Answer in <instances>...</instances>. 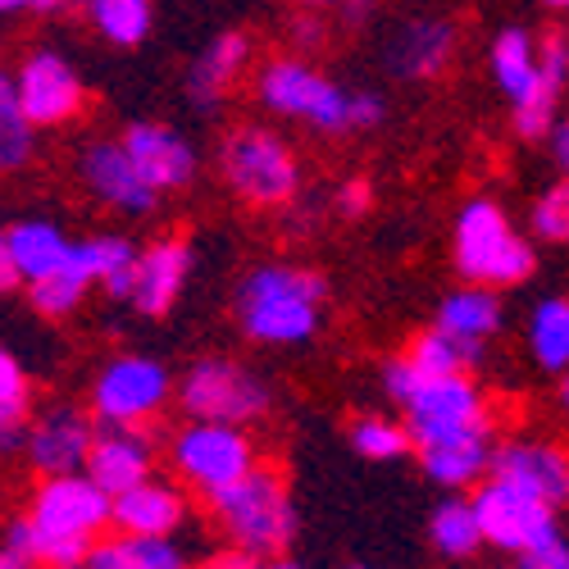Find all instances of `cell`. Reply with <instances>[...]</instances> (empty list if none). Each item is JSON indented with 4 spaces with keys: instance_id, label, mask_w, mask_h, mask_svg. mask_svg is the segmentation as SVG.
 I'll return each mask as SVG.
<instances>
[{
    "instance_id": "obj_52",
    "label": "cell",
    "mask_w": 569,
    "mask_h": 569,
    "mask_svg": "<svg viewBox=\"0 0 569 569\" xmlns=\"http://www.w3.org/2000/svg\"><path fill=\"white\" fill-rule=\"evenodd\" d=\"M347 569H369V565H347Z\"/></svg>"
},
{
    "instance_id": "obj_5",
    "label": "cell",
    "mask_w": 569,
    "mask_h": 569,
    "mask_svg": "<svg viewBox=\"0 0 569 569\" xmlns=\"http://www.w3.org/2000/svg\"><path fill=\"white\" fill-rule=\"evenodd\" d=\"M451 264L479 288H519L538 269L533 237H525L492 197H469L451 219Z\"/></svg>"
},
{
    "instance_id": "obj_41",
    "label": "cell",
    "mask_w": 569,
    "mask_h": 569,
    "mask_svg": "<svg viewBox=\"0 0 569 569\" xmlns=\"http://www.w3.org/2000/svg\"><path fill=\"white\" fill-rule=\"evenodd\" d=\"M351 119H356V132H373L378 123L388 119V101L378 97V91H356V101H351Z\"/></svg>"
},
{
    "instance_id": "obj_51",
    "label": "cell",
    "mask_w": 569,
    "mask_h": 569,
    "mask_svg": "<svg viewBox=\"0 0 569 569\" xmlns=\"http://www.w3.org/2000/svg\"><path fill=\"white\" fill-rule=\"evenodd\" d=\"M547 10H556V14H569V0H542Z\"/></svg>"
},
{
    "instance_id": "obj_29",
    "label": "cell",
    "mask_w": 569,
    "mask_h": 569,
    "mask_svg": "<svg viewBox=\"0 0 569 569\" xmlns=\"http://www.w3.org/2000/svg\"><path fill=\"white\" fill-rule=\"evenodd\" d=\"M410 365L419 378H451V373H479V365L488 360V347L479 342H460L451 333H442V328H423L419 338H410L406 347Z\"/></svg>"
},
{
    "instance_id": "obj_15",
    "label": "cell",
    "mask_w": 569,
    "mask_h": 569,
    "mask_svg": "<svg viewBox=\"0 0 569 569\" xmlns=\"http://www.w3.org/2000/svg\"><path fill=\"white\" fill-rule=\"evenodd\" d=\"M488 479H501L519 492L547 501L551 510L569 506V447L551 438H501L492 447Z\"/></svg>"
},
{
    "instance_id": "obj_48",
    "label": "cell",
    "mask_w": 569,
    "mask_h": 569,
    "mask_svg": "<svg viewBox=\"0 0 569 569\" xmlns=\"http://www.w3.org/2000/svg\"><path fill=\"white\" fill-rule=\"evenodd\" d=\"M0 569H37V565H32V560H23L19 551H10L6 542H0Z\"/></svg>"
},
{
    "instance_id": "obj_24",
    "label": "cell",
    "mask_w": 569,
    "mask_h": 569,
    "mask_svg": "<svg viewBox=\"0 0 569 569\" xmlns=\"http://www.w3.org/2000/svg\"><path fill=\"white\" fill-rule=\"evenodd\" d=\"M192 551L178 538H137V533H119L114 538H97L87 551V569H192Z\"/></svg>"
},
{
    "instance_id": "obj_23",
    "label": "cell",
    "mask_w": 569,
    "mask_h": 569,
    "mask_svg": "<svg viewBox=\"0 0 569 569\" xmlns=\"http://www.w3.org/2000/svg\"><path fill=\"white\" fill-rule=\"evenodd\" d=\"M442 333L460 338V342H479L488 347L501 328H506V306L497 297V288H479V282H465V288L447 292L433 319Z\"/></svg>"
},
{
    "instance_id": "obj_50",
    "label": "cell",
    "mask_w": 569,
    "mask_h": 569,
    "mask_svg": "<svg viewBox=\"0 0 569 569\" xmlns=\"http://www.w3.org/2000/svg\"><path fill=\"white\" fill-rule=\"evenodd\" d=\"M260 569H306V565H297V560H288V556H273V560H264Z\"/></svg>"
},
{
    "instance_id": "obj_32",
    "label": "cell",
    "mask_w": 569,
    "mask_h": 569,
    "mask_svg": "<svg viewBox=\"0 0 569 569\" xmlns=\"http://www.w3.org/2000/svg\"><path fill=\"white\" fill-rule=\"evenodd\" d=\"M37 123L28 119L23 101H19V87L14 73L0 69V173H19L32 164L37 156Z\"/></svg>"
},
{
    "instance_id": "obj_36",
    "label": "cell",
    "mask_w": 569,
    "mask_h": 569,
    "mask_svg": "<svg viewBox=\"0 0 569 569\" xmlns=\"http://www.w3.org/2000/svg\"><path fill=\"white\" fill-rule=\"evenodd\" d=\"M529 232L547 247H569V178L551 182L529 210Z\"/></svg>"
},
{
    "instance_id": "obj_42",
    "label": "cell",
    "mask_w": 569,
    "mask_h": 569,
    "mask_svg": "<svg viewBox=\"0 0 569 569\" xmlns=\"http://www.w3.org/2000/svg\"><path fill=\"white\" fill-rule=\"evenodd\" d=\"M82 6V0H0V19H14V14H64Z\"/></svg>"
},
{
    "instance_id": "obj_43",
    "label": "cell",
    "mask_w": 569,
    "mask_h": 569,
    "mask_svg": "<svg viewBox=\"0 0 569 569\" xmlns=\"http://www.w3.org/2000/svg\"><path fill=\"white\" fill-rule=\"evenodd\" d=\"M264 560H256V556H247V551H237V547H219V551H210L206 560H197L192 569H260Z\"/></svg>"
},
{
    "instance_id": "obj_1",
    "label": "cell",
    "mask_w": 569,
    "mask_h": 569,
    "mask_svg": "<svg viewBox=\"0 0 569 569\" xmlns=\"http://www.w3.org/2000/svg\"><path fill=\"white\" fill-rule=\"evenodd\" d=\"M106 529H114V497L87 469L51 473L32 492L28 510L10 519L6 547L37 569H87V551L106 538Z\"/></svg>"
},
{
    "instance_id": "obj_8",
    "label": "cell",
    "mask_w": 569,
    "mask_h": 569,
    "mask_svg": "<svg viewBox=\"0 0 569 569\" xmlns=\"http://www.w3.org/2000/svg\"><path fill=\"white\" fill-rule=\"evenodd\" d=\"M178 410L187 419H214V423H256L269 415L273 406V388L264 383V373L251 369L247 360L232 356H201L182 369L178 392H173Z\"/></svg>"
},
{
    "instance_id": "obj_39",
    "label": "cell",
    "mask_w": 569,
    "mask_h": 569,
    "mask_svg": "<svg viewBox=\"0 0 569 569\" xmlns=\"http://www.w3.org/2000/svg\"><path fill=\"white\" fill-rule=\"evenodd\" d=\"M288 37H292V51H319V46L328 41V23L315 10H297L292 23H288Z\"/></svg>"
},
{
    "instance_id": "obj_16",
    "label": "cell",
    "mask_w": 569,
    "mask_h": 569,
    "mask_svg": "<svg viewBox=\"0 0 569 569\" xmlns=\"http://www.w3.org/2000/svg\"><path fill=\"white\" fill-rule=\"evenodd\" d=\"M192 269H197V251H192V242H187L182 232L156 237L151 247L137 251L128 306H132L141 319H164V315H173V306H178L182 292H187V282H192Z\"/></svg>"
},
{
    "instance_id": "obj_21",
    "label": "cell",
    "mask_w": 569,
    "mask_h": 569,
    "mask_svg": "<svg viewBox=\"0 0 569 569\" xmlns=\"http://www.w3.org/2000/svg\"><path fill=\"white\" fill-rule=\"evenodd\" d=\"M156 469V438L151 429H114V423H101L97 447L87 456V473L97 479L110 497L147 483Z\"/></svg>"
},
{
    "instance_id": "obj_49",
    "label": "cell",
    "mask_w": 569,
    "mask_h": 569,
    "mask_svg": "<svg viewBox=\"0 0 569 569\" xmlns=\"http://www.w3.org/2000/svg\"><path fill=\"white\" fill-rule=\"evenodd\" d=\"M556 406L565 410V419H569V369L560 373V388H556Z\"/></svg>"
},
{
    "instance_id": "obj_4",
    "label": "cell",
    "mask_w": 569,
    "mask_h": 569,
    "mask_svg": "<svg viewBox=\"0 0 569 569\" xmlns=\"http://www.w3.org/2000/svg\"><path fill=\"white\" fill-rule=\"evenodd\" d=\"M214 529L223 533L228 547L247 551L256 560L288 556V547L301 533V515L288 488V473L273 465H256L242 483H232L210 501Z\"/></svg>"
},
{
    "instance_id": "obj_9",
    "label": "cell",
    "mask_w": 569,
    "mask_h": 569,
    "mask_svg": "<svg viewBox=\"0 0 569 569\" xmlns=\"http://www.w3.org/2000/svg\"><path fill=\"white\" fill-rule=\"evenodd\" d=\"M173 392L178 383L160 360L123 351L91 378V415H97V423H114V429H151L156 415H164V406L173 401Z\"/></svg>"
},
{
    "instance_id": "obj_33",
    "label": "cell",
    "mask_w": 569,
    "mask_h": 569,
    "mask_svg": "<svg viewBox=\"0 0 569 569\" xmlns=\"http://www.w3.org/2000/svg\"><path fill=\"white\" fill-rule=\"evenodd\" d=\"M82 14L110 46H123V51L147 41L156 23L151 0H82Z\"/></svg>"
},
{
    "instance_id": "obj_44",
    "label": "cell",
    "mask_w": 569,
    "mask_h": 569,
    "mask_svg": "<svg viewBox=\"0 0 569 569\" xmlns=\"http://www.w3.org/2000/svg\"><path fill=\"white\" fill-rule=\"evenodd\" d=\"M14 288H23V278H19V264H14V251H10V232L0 228V297H10Z\"/></svg>"
},
{
    "instance_id": "obj_13",
    "label": "cell",
    "mask_w": 569,
    "mask_h": 569,
    "mask_svg": "<svg viewBox=\"0 0 569 569\" xmlns=\"http://www.w3.org/2000/svg\"><path fill=\"white\" fill-rule=\"evenodd\" d=\"M473 510H479V525H483V542L506 551V556H525L542 542H551L556 529V515L547 501L519 492L501 479H483L473 488Z\"/></svg>"
},
{
    "instance_id": "obj_17",
    "label": "cell",
    "mask_w": 569,
    "mask_h": 569,
    "mask_svg": "<svg viewBox=\"0 0 569 569\" xmlns=\"http://www.w3.org/2000/svg\"><path fill=\"white\" fill-rule=\"evenodd\" d=\"M97 433H101L97 415H87L82 406H51V410L32 415L23 456L41 479H51V473H78V469H87Z\"/></svg>"
},
{
    "instance_id": "obj_20",
    "label": "cell",
    "mask_w": 569,
    "mask_h": 569,
    "mask_svg": "<svg viewBox=\"0 0 569 569\" xmlns=\"http://www.w3.org/2000/svg\"><path fill=\"white\" fill-rule=\"evenodd\" d=\"M251 60H256V41L247 32H219L187 69V101L197 110H214L219 101L232 97V87H242Z\"/></svg>"
},
{
    "instance_id": "obj_3",
    "label": "cell",
    "mask_w": 569,
    "mask_h": 569,
    "mask_svg": "<svg viewBox=\"0 0 569 569\" xmlns=\"http://www.w3.org/2000/svg\"><path fill=\"white\" fill-rule=\"evenodd\" d=\"M219 182L232 192V201H242L247 210L260 214H282L301 197V160L292 151V141L273 132L269 123H237L232 132L219 137L214 151Z\"/></svg>"
},
{
    "instance_id": "obj_10",
    "label": "cell",
    "mask_w": 569,
    "mask_h": 569,
    "mask_svg": "<svg viewBox=\"0 0 569 569\" xmlns=\"http://www.w3.org/2000/svg\"><path fill=\"white\" fill-rule=\"evenodd\" d=\"M401 410H406V429L415 438V451L492 433V406H488L483 388L473 383V373L423 378Z\"/></svg>"
},
{
    "instance_id": "obj_14",
    "label": "cell",
    "mask_w": 569,
    "mask_h": 569,
    "mask_svg": "<svg viewBox=\"0 0 569 569\" xmlns=\"http://www.w3.org/2000/svg\"><path fill=\"white\" fill-rule=\"evenodd\" d=\"M14 87H19V101L37 128H69L87 110L82 73L60 51H51V46H37V51H28L19 60Z\"/></svg>"
},
{
    "instance_id": "obj_46",
    "label": "cell",
    "mask_w": 569,
    "mask_h": 569,
    "mask_svg": "<svg viewBox=\"0 0 569 569\" xmlns=\"http://www.w3.org/2000/svg\"><path fill=\"white\" fill-rule=\"evenodd\" d=\"M373 10H378V0H347V6L338 10V19H342L347 28H365V23L373 19Z\"/></svg>"
},
{
    "instance_id": "obj_27",
    "label": "cell",
    "mask_w": 569,
    "mask_h": 569,
    "mask_svg": "<svg viewBox=\"0 0 569 569\" xmlns=\"http://www.w3.org/2000/svg\"><path fill=\"white\" fill-rule=\"evenodd\" d=\"M488 69H492V82L501 87V97L519 106L538 82V37L529 28H501L488 46Z\"/></svg>"
},
{
    "instance_id": "obj_18",
    "label": "cell",
    "mask_w": 569,
    "mask_h": 569,
    "mask_svg": "<svg viewBox=\"0 0 569 569\" xmlns=\"http://www.w3.org/2000/svg\"><path fill=\"white\" fill-rule=\"evenodd\" d=\"M119 141H123V151L132 156V164L141 169V178H147L160 197L187 192V187L197 182L201 156L178 128L156 123V119H137V123H128L119 132Z\"/></svg>"
},
{
    "instance_id": "obj_25",
    "label": "cell",
    "mask_w": 569,
    "mask_h": 569,
    "mask_svg": "<svg viewBox=\"0 0 569 569\" xmlns=\"http://www.w3.org/2000/svg\"><path fill=\"white\" fill-rule=\"evenodd\" d=\"M6 232H10V251H14L23 288L28 282H41V278L60 273L69 264V256H73V237L56 219H19Z\"/></svg>"
},
{
    "instance_id": "obj_35",
    "label": "cell",
    "mask_w": 569,
    "mask_h": 569,
    "mask_svg": "<svg viewBox=\"0 0 569 569\" xmlns=\"http://www.w3.org/2000/svg\"><path fill=\"white\" fill-rule=\"evenodd\" d=\"M87 282L64 264L60 273H51V278H41V282H28V301H32V310L37 315H46V319H69L82 301H87Z\"/></svg>"
},
{
    "instance_id": "obj_34",
    "label": "cell",
    "mask_w": 569,
    "mask_h": 569,
    "mask_svg": "<svg viewBox=\"0 0 569 569\" xmlns=\"http://www.w3.org/2000/svg\"><path fill=\"white\" fill-rule=\"evenodd\" d=\"M347 442L360 460H373V465H397L415 451L406 419H392V415H360L347 429Z\"/></svg>"
},
{
    "instance_id": "obj_30",
    "label": "cell",
    "mask_w": 569,
    "mask_h": 569,
    "mask_svg": "<svg viewBox=\"0 0 569 569\" xmlns=\"http://www.w3.org/2000/svg\"><path fill=\"white\" fill-rule=\"evenodd\" d=\"M32 423V378L14 351L0 347V456H14L28 447Z\"/></svg>"
},
{
    "instance_id": "obj_6",
    "label": "cell",
    "mask_w": 569,
    "mask_h": 569,
    "mask_svg": "<svg viewBox=\"0 0 569 569\" xmlns=\"http://www.w3.org/2000/svg\"><path fill=\"white\" fill-rule=\"evenodd\" d=\"M251 91L260 110H269L273 119H292L319 137H356V119H351L356 91H347L338 78L315 69L306 56L264 60L251 73Z\"/></svg>"
},
{
    "instance_id": "obj_47",
    "label": "cell",
    "mask_w": 569,
    "mask_h": 569,
    "mask_svg": "<svg viewBox=\"0 0 569 569\" xmlns=\"http://www.w3.org/2000/svg\"><path fill=\"white\" fill-rule=\"evenodd\" d=\"M292 10H315V14H338L347 0H288Z\"/></svg>"
},
{
    "instance_id": "obj_28",
    "label": "cell",
    "mask_w": 569,
    "mask_h": 569,
    "mask_svg": "<svg viewBox=\"0 0 569 569\" xmlns=\"http://www.w3.org/2000/svg\"><path fill=\"white\" fill-rule=\"evenodd\" d=\"M429 542L442 560H473L488 542H483V525L479 510H473V497L465 492H447L433 515H429Z\"/></svg>"
},
{
    "instance_id": "obj_19",
    "label": "cell",
    "mask_w": 569,
    "mask_h": 569,
    "mask_svg": "<svg viewBox=\"0 0 569 569\" xmlns=\"http://www.w3.org/2000/svg\"><path fill=\"white\" fill-rule=\"evenodd\" d=\"M569 91V32L551 28L538 37V82L529 87V97L510 106L515 132L525 141H547V132L560 119V101Z\"/></svg>"
},
{
    "instance_id": "obj_22",
    "label": "cell",
    "mask_w": 569,
    "mask_h": 569,
    "mask_svg": "<svg viewBox=\"0 0 569 569\" xmlns=\"http://www.w3.org/2000/svg\"><path fill=\"white\" fill-rule=\"evenodd\" d=\"M187 525V497L164 479H147L114 497V529L137 538H178Z\"/></svg>"
},
{
    "instance_id": "obj_45",
    "label": "cell",
    "mask_w": 569,
    "mask_h": 569,
    "mask_svg": "<svg viewBox=\"0 0 569 569\" xmlns=\"http://www.w3.org/2000/svg\"><path fill=\"white\" fill-rule=\"evenodd\" d=\"M547 147H551V156H556V164L569 173V119H556V128L547 132Z\"/></svg>"
},
{
    "instance_id": "obj_38",
    "label": "cell",
    "mask_w": 569,
    "mask_h": 569,
    "mask_svg": "<svg viewBox=\"0 0 569 569\" xmlns=\"http://www.w3.org/2000/svg\"><path fill=\"white\" fill-rule=\"evenodd\" d=\"M333 210L342 219H365L373 210V182L369 178H347L338 192H333Z\"/></svg>"
},
{
    "instance_id": "obj_11",
    "label": "cell",
    "mask_w": 569,
    "mask_h": 569,
    "mask_svg": "<svg viewBox=\"0 0 569 569\" xmlns=\"http://www.w3.org/2000/svg\"><path fill=\"white\" fill-rule=\"evenodd\" d=\"M73 169H78L82 192L97 206L123 214V219H147L164 201L156 187L141 178V169L132 164V156L123 151L119 137H91V141H82Z\"/></svg>"
},
{
    "instance_id": "obj_26",
    "label": "cell",
    "mask_w": 569,
    "mask_h": 569,
    "mask_svg": "<svg viewBox=\"0 0 569 569\" xmlns=\"http://www.w3.org/2000/svg\"><path fill=\"white\" fill-rule=\"evenodd\" d=\"M492 447L497 438L483 433V438H460V442H442V447H423L415 451L419 456V469L447 492H465V488H479L492 469Z\"/></svg>"
},
{
    "instance_id": "obj_40",
    "label": "cell",
    "mask_w": 569,
    "mask_h": 569,
    "mask_svg": "<svg viewBox=\"0 0 569 569\" xmlns=\"http://www.w3.org/2000/svg\"><path fill=\"white\" fill-rule=\"evenodd\" d=\"M515 569H569V542L565 533H556L551 542L525 551V556H515Z\"/></svg>"
},
{
    "instance_id": "obj_2",
    "label": "cell",
    "mask_w": 569,
    "mask_h": 569,
    "mask_svg": "<svg viewBox=\"0 0 569 569\" xmlns=\"http://www.w3.org/2000/svg\"><path fill=\"white\" fill-rule=\"evenodd\" d=\"M232 315L260 347H306L328 315V278L310 264L264 260L237 282Z\"/></svg>"
},
{
    "instance_id": "obj_12",
    "label": "cell",
    "mask_w": 569,
    "mask_h": 569,
    "mask_svg": "<svg viewBox=\"0 0 569 569\" xmlns=\"http://www.w3.org/2000/svg\"><path fill=\"white\" fill-rule=\"evenodd\" d=\"M460 56V23L451 14L415 10L383 32V69L397 82H438Z\"/></svg>"
},
{
    "instance_id": "obj_31",
    "label": "cell",
    "mask_w": 569,
    "mask_h": 569,
    "mask_svg": "<svg viewBox=\"0 0 569 569\" xmlns=\"http://www.w3.org/2000/svg\"><path fill=\"white\" fill-rule=\"evenodd\" d=\"M529 356L538 369L547 373H565L569 369V297H542L529 310Z\"/></svg>"
},
{
    "instance_id": "obj_37",
    "label": "cell",
    "mask_w": 569,
    "mask_h": 569,
    "mask_svg": "<svg viewBox=\"0 0 569 569\" xmlns=\"http://www.w3.org/2000/svg\"><path fill=\"white\" fill-rule=\"evenodd\" d=\"M419 383H423V378L415 373V365H410V356H406V351L383 360V392H388L397 406H406V401L415 397V388H419Z\"/></svg>"
},
{
    "instance_id": "obj_7",
    "label": "cell",
    "mask_w": 569,
    "mask_h": 569,
    "mask_svg": "<svg viewBox=\"0 0 569 569\" xmlns=\"http://www.w3.org/2000/svg\"><path fill=\"white\" fill-rule=\"evenodd\" d=\"M169 465L197 497L214 501L232 483H242L260 465V447L242 423H214V419H187L169 438Z\"/></svg>"
}]
</instances>
